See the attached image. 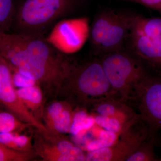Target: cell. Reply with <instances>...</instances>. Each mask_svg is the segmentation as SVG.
I'll use <instances>...</instances> for the list:
<instances>
[{"instance_id": "23", "label": "cell", "mask_w": 161, "mask_h": 161, "mask_svg": "<svg viewBox=\"0 0 161 161\" xmlns=\"http://www.w3.org/2000/svg\"><path fill=\"white\" fill-rule=\"evenodd\" d=\"M67 104L63 102H53L47 107L46 109L43 110V118L45 124V126L48 131L55 119L64 109Z\"/></svg>"}, {"instance_id": "27", "label": "cell", "mask_w": 161, "mask_h": 161, "mask_svg": "<svg viewBox=\"0 0 161 161\" xmlns=\"http://www.w3.org/2000/svg\"><path fill=\"white\" fill-rule=\"evenodd\" d=\"M158 11H161V6H160V7L159 9H158Z\"/></svg>"}, {"instance_id": "22", "label": "cell", "mask_w": 161, "mask_h": 161, "mask_svg": "<svg viewBox=\"0 0 161 161\" xmlns=\"http://www.w3.org/2000/svg\"><path fill=\"white\" fill-rule=\"evenodd\" d=\"M94 118L95 123L99 126L103 128L104 130L114 132L119 136L129 128L115 119L96 114Z\"/></svg>"}, {"instance_id": "8", "label": "cell", "mask_w": 161, "mask_h": 161, "mask_svg": "<svg viewBox=\"0 0 161 161\" xmlns=\"http://www.w3.org/2000/svg\"><path fill=\"white\" fill-rule=\"evenodd\" d=\"M0 108L11 112L20 120L34 127L38 131L49 133L44 124L35 118L20 100L13 83L11 68L1 54Z\"/></svg>"}, {"instance_id": "26", "label": "cell", "mask_w": 161, "mask_h": 161, "mask_svg": "<svg viewBox=\"0 0 161 161\" xmlns=\"http://www.w3.org/2000/svg\"><path fill=\"white\" fill-rule=\"evenodd\" d=\"M138 3L151 9L158 10L161 6V0H126Z\"/></svg>"}, {"instance_id": "4", "label": "cell", "mask_w": 161, "mask_h": 161, "mask_svg": "<svg viewBox=\"0 0 161 161\" xmlns=\"http://www.w3.org/2000/svg\"><path fill=\"white\" fill-rule=\"evenodd\" d=\"M135 16L112 10L99 13L89 31L90 41L94 49L102 54L120 50L129 38Z\"/></svg>"}, {"instance_id": "14", "label": "cell", "mask_w": 161, "mask_h": 161, "mask_svg": "<svg viewBox=\"0 0 161 161\" xmlns=\"http://www.w3.org/2000/svg\"><path fill=\"white\" fill-rule=\"evenodd\" d=\"M130 34L156 37L161 36V18H147L136 15Z\"/></svg>"}, {"instance_id": "25", "label": "cell", "mask_w": 161, "mask_h": 161, "mask_svg": "<svg viewBox=\"0 0 161 161\" xmlns=\"http://www.w3.org/2000/svg\"><path fill=\"white\" fill-rule=\"evenodd\" d=\"M12 77L13 83L15 88H21L33 86L38 84L35 80L26 77L19 72L16 71H12Z\"/></svg>"}, {"instance_id": "2", "label": "cell", "mask_w": 161, "mask_h": 161, "mask_svg": "<svg viewBox=\"0 0 161 161\" xmlns=\"http://www.w3.org/2000/svg\"><path fill=\"white\" fill-rule=\"evenodd\" d=\"M78 0H24L15 6L11 29L14 33L43 37L59 19L75 9Z\"/></svg>"}, {"instance_id": "6", "label": "cell", "mask_w": 161, "mask_h": 161, "mask_svg": "<svg viewBox=\"0 0 161 161\" xmlns=\"http://www.w3.org/2000/svg\"><path fill=\"white\" fill-rule=\"evenodd\" d=\"M130 100L135 103L151 136H155L161 129V77L145 76L134 86Z\"/></svg>"}, {"instance_id": "1", "label": "cell", "mask_w": 161, "mask_h": 161, "mask_svg": "<svg viewBox=\"0 0 161 161\" xmlns=\"http://www.w3.org/2000/svg\"><path fill=\"white\" fill-rule=\"evenodd\" d=\"M0 54L16 71L46 88L60 89L75 66L43 37L0 35Z\"/></svg>"}, {"instance_id": "16", "label": "cell", "mask_w": 161, "mask_h": 161, "mask_svg": "<svg viewBox=\"0 0 161 161\" xmlns=\"http://www.w3.org/2000/svg\"><path fill=\"white\" fill-rule=\"evenodd\" d=\"M75 112L71 106L68 103L64 109L57 116L52 124L49 132L56 135H62L69 132Z\"/></svg>"}, {"instance_id": "10", "label": "cell", "mask_w": 161, "mask_h": 161, "mask_svg": "<svg viewBox=\"0 0 161 161\" xmlns=\"http://www.w3.org/2000/svg\"><path fill=\"white\" fill-rule=\"evenodd\" d=\"M91 107L96 115L115 119L127 128L140 119L139 115L120 98L102 99L92 104Z\"/></svg>"}, {"instance_id": "3", "label": "cell", "mask_w": 161, "mask_h": 161, "mask_svg": "<svg viewBox=\"0 0 161 161\" xmlns=\"http://www.w3.org/2000/svg\"><path fill=\"white\" fill-rule=\"evenodd\" d=\"M61 88L68 91L74 102L82 107H91L98 101L115 98L113 90L100 60L75 64Z\"/></svg>"}, {"instance_id": "18", "label": "cell", "mask_w": 161, "mask_h": 161, "mask_svg": "<svg viewBox=\"0 0 161 161\" xmlns=\"http://www.w3.org/2000/svg\"><path fill=\"white\" fill-rule=\"evenodd\" d=\"M155 136H150L130 156L126 161H159L154 150Z\"/></svg>"}, {"instance_id": "15", "label": "cell", "mask_w": 161, "mask_h": 161, "mask_svg": "<svg viewBox=\"0 0 161 161\" xmlns=\"http://www.w3.org/2000/svg\"><path fill=\"white\" fill-rule=\"evenodd\" d=\"M0 142L12 150L32 153L31 137L20 135L18 132L0 133Z\"/></svg>"}, {"instance_id": "17", "label": "cell", "mask_w": 161, "mask_h": 161, "mask_svg": "<svg viewBox=\"0 0 161 161\" xmlns=\"http://www.w3.org/2000/svg\"><path fill=\"white\" fill-rule=\"evenodd\" d=\"M95 123L94 116L88 115L85 110H78L75 112L69 133L75 136L80 135L90 130Z\"/></svg>"}, {"instance_id": "20", "label": "cell", "mask_w": 161, "mask_h": 161, "mask_svg": "<svg viewBox=\"0 0 161 161\" xmlns=\"http://www.w3.org/2000/svg\"><path fill=\"white\" fill-rule=\"evenodd\" d=\"M15 9L13 0H0V35L11 29Z\"/></svg>"}, {"instance_id": "24", "label": "cell", "mask_w": 161, "mask_h": 161, "mask_svg": "<svg viewBox=\"0 0 161 161\" xmlns=\"http://www.w3.org/2000/svg\"><path fill=\"white\" fill-rule=\"evenodd\" d=\"M32 157V153L12 150L0 142V161H26Z\"/></svg>"}, {"instance_id": "9", "label": "cell", "mask_w": 161, "mask_h": 161, "mask_svg": "<svg viewBox=\"0 0 161 161\" xmlns=\"http://www.w3.org/2000/svg\"><path fill=\"white\" fill-rule=\"evenodd\" d=\"M33 148L43 161H85L86 154L83 150L61 135L38 131Z\"/></svg>"}, {"instance_id": "21", "label": "cell", "mask_w": 161, "mask_h": 161, "mask_svg": "<svg viewBox=\"0 0 161 161\" xmlns=\"http://www.w3.org/2000/svg\"><path fill=\"white\" fill-rule=\"evenodd\" d=\"M119 136V135L114 132L102 130L97 138L91 141L86 145V150L91 152L109 147L117 142Z\"/></svg>"}, {"instance_id": "5", "label": "cell", "mask_w": 161, "mask_h": 161, "mask_svg": "<svg viewBox=\"0 0 161 161\" xmlns=\"http://www.w3.org/2000/svg\"><path fill=\"white\" fill-rule=\"evenodd\" d=\"M100 61L112 89L121 100L129 101L136 85L147 75L144 67L121 49L103 55Z\"/></svg>"}, {"instance_id": "13", "label": "cell", "mask_w": 161, "mask_h": 161, "mask_svg": "<svg viewBox=\"0 0 161 161\" xmlns=\"http://www.w3.org/2000/svg\"><path fill=\"white\" fill-rule=\"evenodd\" d=\"M17 94L22 103L34 116L41 122L43 110V94L39 84L16 89Z\"/></svg>"}, {"instance_id": "12", "label": "cell", "mask_w": 161, "mask_h": 161, "mask_svg": "<svg viewBox=\"0 0 161 161\" xmlns=\"http://www.w3.org/2000/svg\"><path fill=\"white\" fill-rule=\"evenodd\" d=\"M61 35L65 36L62 40L63 46L70 50L78 49L83 44L86 36V24L79 20L64 21L61 23Z\"/></svg>"}, {"instance_id": "11", "label": "cell", "mask_w": 161, "mask_h": 161, "mask_svg": "<svg viewBox=\"0 0 161 161\" xmlns=\"http://www.w3.org/2000/svg\"><path fill=\"white\" fill-rule=\"evenodd\" d=\"M131 47L136 54L150 65L161 69V36L148 37L130 34Z\"/></svg>"}, {"instance_id": "7", "label": "cell", "mask_w": 161, "mask_h": 161, "mask_svg": "<svg viewBox=\"0 0 161 161\" xmlns=\"http://www.w3.org/2000/svg\"><path fill=\"white\" fill-rule=\"evenodd\" d=\"M150 136L149 128L140 119L120 134L114 145L87 153L85 161H126Z\"/></svg>"}, {"instance_id": "19", "label": "cell", "mask_w": 161, "mask_h": 161, "mask_svg": "<svg viewBox=\"0 0 161 161\" xmlns=\"http://www.w3.org/2000/svg\"><path fill=\"white\" fill-rule=\"evenodd\" d=\"M29 126L11 112L0 110V133L19 132Z\"/></svg>"}]
</instances>
